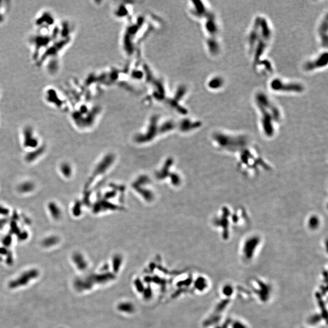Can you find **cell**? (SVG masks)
I'll return each mask as SVG.
<instances>
[{"label":"cell","mask_w":328,"mask_h":328,"mask_svg":"<svg viewBox=\"0 0 328 328\" xmlns=\"http://www.w3.org/2000/svg\"><path fill=\"white\" fill-rule=\"evenodd\" d=\"M272 29L267 18L257 16L247 37V45L254 64L263 60L272 38Z\"/></svg>","instance_id":"6da1fadb"},{"label":"cell","mask_w":328,"mask_h":328,"mask_svg":"<svg viewBox=\"0 0 328 328\" xmlns=\"http://www.w3.org/2000/svg\"><path fill=\"white\" fill-rule=\"evenodd\" d=\"M254 102L264 126H272L273 121H278L281 117L280 108L264 92L260 91L255 94Z\"/></svg>","instance_id":"7a4b0ae2"},{"label":"cell","mask_w":328,"mask_h":328,"mask_svg":"<svg viewBox=\"0 0 328 328\" xmlns=\"http://www.w3.org/2000/svg\"><path fill=\"white\" fill-rule=\"evenodd\" d=\"M269 88L277 93H297L300 94L305 91V86L302 83L276 77L269 83Z\"/></svg>","instance_id":"3957f363"},{"label":"cell","mask_w":328,"mask_h":328,"mask_svg":"<svg viewBox=\"0 0 328 328\" xmlns=\"http://www.w3.org/2000/svg\"><path fill=\"white\" fill-rule=\"evenodd\" d=\"M327 64V52L323 51L314 58L306 61L302 65V69L306 72H312L324 69Z\"/></svg>","instance_id":"277c9868"},{"label":"cell","mask_w":328,"mask_h":328,"mask_svg":"<svg viewBox=\"0 0 328 328\" xmlns=\"http://www.w3.org/2000/svg\"><path fill=\"white\" fill-rule=\"evenodd\" d=\"M327 13H326L319 21L317 29V34L318 35L319 43L325 49H326L327 46Z\"/></svg>","instance_id":"5b68a950"},{"label":"cell","mask_w":328,"mask_h":328,"mask_svg":"<svg viewBox=\"0 0 328 328\" xmlns=\"http://www.w3.org/2000/svg\"><path fill=\"white\" fill-rule=\"evenodd\" d=\"M252 286L254 292H256L261 300L266 302L268 299L269 293H271V288L268 285L261 281L254 280L252 281Z\"/></svg>","instance_id":"8992f818"},{"label":"cell","mask_w":328,"mask_h":328,"mask_svg":"<svg viewBox=\"0 0 328 328\" xmlns=\"http://www.w3.org/2000/svg\"><path fill=\"white\" fill-rule=\"evenodd\" d=\"M208 87L213 90H220L225 85V80L220 75H215L208 81Z\"/></svg>","instance_id":"52a82bcc"},{"label":"cell","mask_w":328,"mask_h":328,"mask_svg":"<svg viewBox=\"0 0 328 328\" xmlns=\"http://www.w3.org/2000/svg\"><path fill=\"white\" fill-rule=\"evenodd\" d=\"M222 295L225 297H230L234 293V289L230 284H225L222 288Z\"/></svg>","instance_id":"ba28073f"},{"label":"cell","mask_w":328,"mask_h":328,"mask_svg":"<svg viewBox=\"0 0 328 328\" xmlns=\"http://www.w3.org/2000/svg\"><path fill=\"white\" fill-rule=\"evenodd\" d=\"M230 325L231 328H248L247 325L239 320L230 321Z\"/></svg>","instance_id":"9c48e42d"}]
</instances>
